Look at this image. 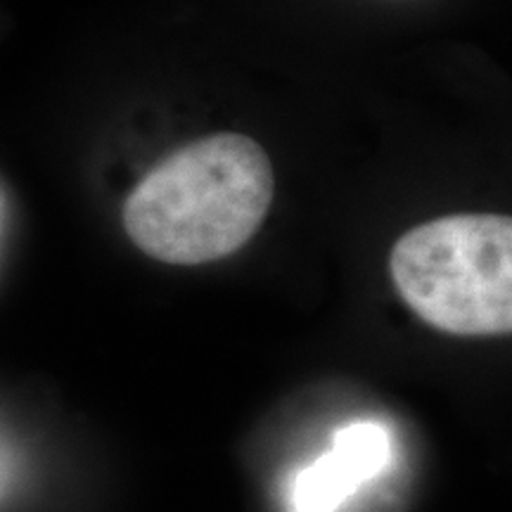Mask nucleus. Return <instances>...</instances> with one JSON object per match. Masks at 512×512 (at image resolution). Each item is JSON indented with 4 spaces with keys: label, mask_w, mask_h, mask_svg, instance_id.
Wrapping results in <instances>:
<instances>
[{
    "label": "nucleus",
    "mask_w": 512,
    "mask_h": 512,
    "mask_svg": "<svg viewBox=\"0 0 512 512\" xmlns=\"http://www.w3.org/2000/svg\"><path fill=\"white\" fill-rule=\"evenodd\" d=\"M12 472H15V456H12V448L8 444V439L0 434V496L8 491Z\"/></svg>",
    "instance_id": "20e7f679"
},
{
    "label": "nucleus",
    "mask_w": 512,
    "mask_h": 512,
    "mask_svg": "<svg viewBox=\"0 0 512 512\" xmlns=\"http://www.w3.org/2000/svg\"><path fill=\"white\" fill-rule=\"evenodd\" d=\"M273 202V166L261 145L219 133L181 147L136 185L124 228L152 259L197 266L238 252Z\"/></svg>",
    "instance_id": "f257e3e1"
},
{
    "label": "nucleus",
    "mask_w": 512,
    "mask_h": 512,
    "mask_svg": "<svg viewBox=\"0 0 512 512\" xmlns=\"http://www.w3.org/2000/svg\"><path fill=\"white\" fill-rule=\"evenodd\" d=\"M392 278L432 328L460 337L512 330V221L458 214L408 230L392 249Z\"/></svg>",
    "instance_id": "f03ea898"
},
{
    "label": "nucleus",
    "mask_w": 512,
    "mask_h": 512,
    "mask_svg": "<svg viewBox=\"0 0 512 512\" xmlns=\"http://www.w3.org/2000/svg\"><path fill=\"white\" fill-rule=\"evenodd\" d=\"M392 460V434L380 422H351L335 432L330 448L299 470L290 486L292 512H337Z\"/></svg>",
    "instance_id": "7ed1b4c3"
}]
</instances>
